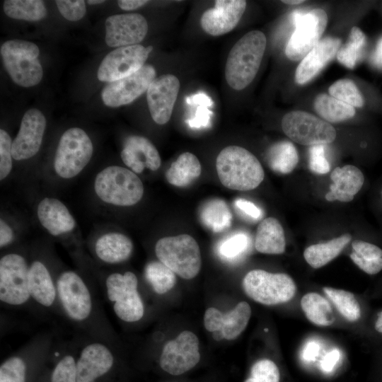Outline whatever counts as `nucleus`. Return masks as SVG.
<instances>
[{
	"label": "nucleus",
	"instance_id": "nucleus-37",
	"mask_svg": "<svg viewBox=\"0 0 382 382\" xmlns=\"http://www.w3.org/2000/svg\"><path fill=\"white\" fill-rule=\"evenodd\" d=\"M4 11L11 18L28 21L42 20L47 14L44 3L40 0H6Z\"/></svg>",
	"mask_w": 382,
	"mask_h": 382
},
{
	"label": "nucleus",
	"instance_id": "nucleus-43",
	"mask_svg": "<svg viewBox=\"0 0 382 382\" xmlns=\"http://www.w3.org/2000/svg\"><path fill=\"white\" fill-rule=\"evenodd\" d=\"M12 139L4 129H0V180H4L10 174L12 167Z\"/></svg>",
	"mask_w": 382,
	"mask_h": 382
},
{
	"label": "nucleus",
	"instance_id": "nucleus-42",
	"mask_svg": "<svg viewBox=\"0 0 382 382\" xmlns=\"http://www.w3.org/2000/svg\"><path fill=\"white\" fill-rule=\"evenodd\" d=\"M280 373L276 364L268 359L257 361L245 382H279Z\"/></svg>",
	"mask_w": 382,
	"mask_h": 382
},
{
	"label": "nucleus",
	"instance_id": "nucleus-15",
	"mask_svg": "<svg viewBox=\"0 0 382 382\" xmlns=\"http://www.w3.org/2000/svg\"><path fill=\"white\" fill-rule=\"evenodd\" d=\"M199 359L198 337L192 332L185 330L164 345L159 365L166 373L178 376L192 369Z\"/></svg>",
	"mask_w": 382,
	"mask_h": 382
},
{
	"label": "nucleus",
	"instance_id": "nucleus-48",
	"mask_svg": "<svg viewBox=\"0 0 382 382\" xmlns=\"http://www.w3.org/2000/svg\"><path fill=\"white\" fill-rule=\"evenodd\" d=\"M15 238L14 232L11 226L3 219H0V248L1 249L11 245Z\"/></svg>",
	"mask_w": 382,
	"mask_h": 382
},
{
	"label": "nucleus",
	"instance_id": "nucleus-50",
	"mask_svg": "<svg viewBox=\"0 0 382 382\" xmlns=\"http://www.w3.org/2000/svg\"><path fill=\"white\" fill-rule=\"evenodd\" d=\"M319 350L320 347L317 342L309 341L304 345L301 356L306 361H313L317 358Z\"/></svg>",
	"mask_w": 382,
	"mask_h": 382
},
{
	"label": "nucleus",
	"instance_id": "nucleus-13",
	"mask_svg": "<svg viewBox=\"0 0 382 382\" xmlns=\"http://www.w3.org/2000/svg\"><path fill=\"white\" fill-rule=\"evenodd\" d=\"M282 128L292 141L310 146L332 143L337 136L329 122L301 110L286 113L282 120Z\"/></svg>",
	"mask_w": 382,
	"mask_h": 382
},
{
	"label": "nucleus",
	"instance_id": "nucleus-35",
	"mask_svg": "<svg viewBox=\"0 0 382 382\" xmlns=\"http://www.w3.org/2000/svg\"><path fill=\"white\" fill-rule=\"evenodd\" d=\"M316 112L328 122H340L353 117L355 108L326 93L318 94L314 100Z\"/></svg>",
	"mask_w": 382,
	"mask_h": 382
},
{
	"label": "nucleus",
	"instance_id": "nucleus-51",
	"mask_svg": "<svg viewBox=\"0 0 382 382\" xmlns=\"http://www.w3.org/2000/svg\"><path fill=\"white\" fill-rule=\"evenodd\" d=\"M370 60L374 66L382 69V37L378 40Z\"/></svg>",
	"mask_w": 382,
	"mask_h": 382
},
{
	"label": "nucleus",
	"instance_id": "nucleus-36",
	"mask_svg": "<svg viewBox=\"0 0 382 382\" xmlns=\"http://www.w3.org/2000/svg\"><path fill=\"white\" fill-rule=\"evenodd\" d=\"M144 277L151 289L158 295L168 292L176 282L175 273L159 260L150 261L145 265Z\"/></svg>",
	"mask_w": 382,
	"mask_h": 382
},
{
	"label": "nucleus",
	"instance_id": "nucleus-31",
	"mask_svg": "<svg viewBox=\"0 0 382 382\" xmlns=\"http://www.w3.org/2000/svg\"><path fill=\"white\" fill-rule=\"evenodd\" d=\"M199 218L202 224L214 233L227 230L232 221L228 206L219 198H213L204 202L199 210Z\"/></svg>",
	"mask_w": 382,
	"mask_h": 382
},
{
	"label": "nucleus",
	"instance_id": "nucleus-40",
	"mask_svg": "<svg viewBox=\"0 0 382 382\" xmlns=\"http://www.w3.org/2000/svg\"><path fill=\"white\" fill-rule=\"evenodd\" d=\"M250 244L248 233L239 231L224 238L218 244L217 253L223 260L234 261L244 254Z\"/></svg>",
	"mask_w": 382,
	"mask_h": 382
},
{
	"label": "nucleus",
	"instance_id": "nucleus-18",
	"mask_svg": "<svg viewBox=\"0 0 382 382\" xmlns=\"http://www.w3.org/2000/svg\"><path fill=\"white\" fill-rule=\"evenodd\" d=\"M46 128L41 111L30 109L24 114L19 131L12 142V156L16 161L27 160L39 151Z\"/></svg>",
	"mask_w": 382,
	"mask_h": 382
},
{
	"label": "nucleus",
	"instance_id": "nucleus-14",
	"mask_svg": "<svg viewBox=\"0 0 382 382\" xmlns=\"http://www.w3.org/2000/svg\"><path fill=\"white\" fill-rule=\"evenodd\" d=\"M153 47L138 44L116 48L108 53L98 69V79L103 82H112L128 76L145 64Z\"/></svg>",
	"mask_w": 382,
	"mask_h": 382
},
{
	"label": "nucleus",
	"instance_id": "nucleus-52",
	"mask_svg": "<svg viewBox=\"0 0 382 382\" xmlns=\"http://www.w3.org/2000/svg\"><path fill=\"white\" fill-rule=\"evenodd\" d=\"M148 2L149 1L145 0H120L117 1V4L123 10L131 11L141 7Z\"/></svg>",
	"mask_w": 382,
	"mask_h": 382
},
{
	"label": "nucleus",
	"instance_id": "nucleus-34",
	"mask_svg": "<svg viewBox=\"0 0 382 382\" xmlns=\"http://www.w3.org/2000/svg\"><path fill=\"white\" fill-rule=\"evenodd\" d=\"M350 258L361 270L369 274H375L382 270V250L377 245L363 241L352 243Z\"/></svg>",
	"mask_w": 382,
	"mask_h": 382
},
{
	"label": "nucleus",
	"instance_id": "nucleus-10",
	"mask_svg": "<svg viewBox=\"0 0 382 382\" xmlns=\"http://www.w3.org/2000/svg\"><path fill=\"white\" fill-rule=\"evenodd\" d=\"M242 285L249 298L266 306L288 302L296 291V284L289 274L271 273L263 270L248 272Z\"/></svg>",
	"mask_w": 382,
	"mask_h": 382
},
{
	"label": "nucleus",
	"instance_id": "nucleus-45",
	"mask_svg": "<svg viewBox=\"0 0 382 382\" xmlns=\"http://www.w3.org/2000/svg\"><path fill=\"white\" fill-rule=\"evenodd\" d=\"M308 166L310 170L319 175L328 173L330 166L325 157L324 145H315L309 149Z\"/></svg>",
	"mask_w": 382,
	"mask_h": 382
},
{
	"label": "nucleus",
	"instance_id": "nucleus-24",
	"mask_svg": "<svg viewBox=\"0 0 382 382\" xmlns=\"http://www.w3.org/2000/svg\"><path fill=\"white\" fill-rule=\"evenodd\" d=\"M37 216L41 226L52 236L68 234L76 223L67 207L59 199L45 197L38 203Z\"/></svg>",
	"mask_w": 382,
	"mask_h": 382
},
{
	"label": "nucleus",
	"instance_id": "nucleus-56",
	"mask_svg": "<svg viewBox=\"0 0 382 382\" xmlns=\"http://www.w3.org/2000/svg\"><path fill=\"white\" fill-rule=\"evenodd\" d=\"M105 1L103 0H88L87 1V3L90 5H94V4H102V3H104Z\"/></svg>",
	"mask_w": 382,
	"mask_h": 382
},
{
	"label": "nucleus",
	"instance_id": "nucleus-47",
	"mask_svg": "<svg viewBox=\"0 0 382 382\" xmlns=\"http://www.w3.org/2000/svg\"><path fill=\"white\" fill-rule=\"evenodd\" d=\"M235 206L241 212L253 219H259L262 216V210L253 202L245 199H237L235 200Z\"/></svg>",
	"mask_w": 382,
	"mask_h": 382
},
{
	"label": "nucleus",
	"instance_id": "nucleus-12",
	"mask_svg": "<svg viewBox=\"0 0 382 382\" xmlns=\"http://www.w3.org/2000/svg\"><path fill=\"white\" fill-rule=\"evenodd\" d=\"M43 258L35 256L28 259V279L30 296L37 313L62 318L58 303L56 271H53Z\"/></svg>",
	"mask_w": 382,
	"mask_h": 382
},
{
	"label": "nucleus",
	"instance_id": "nucleus-21",
	"mask_svg": "<svg viewBox=\"0 0 382 382\" xmlns=\"http://www.w3.org/2000/svg\"><path fill=\"white\" fill-rule=\"evenodd\" d=\"M251 316V308L245 301L239 302L232 310L223 313L216 308L207 309L204 325L207 330H221L224 339L232 340L239 336L247 327Z\"/></svg>",
	"mask_w": 382,
	"mask_h": 382
},
{
	"label": "nucleus",
	"instance_id": "nucleus-1",
	"mask_svg": "<svg viewBox=\"0 0 382 382\" xmlns=\"http://www.w3.org/2000/svg\"><path fill=\"white\" fill-rule=\"evenodd\" d=\"M59 306L64 318L76 333L119 348V340L105 312L94 286L79 272L56 271Z\"/></svg>",
	"mask_w": 382,
	"mask_h": 382
},
{
	"label": "nucleus",
	"instance_id": "nucleus-16",
	"mask_svg": "<svg viewBox=\"0 0 382 382\" xmlns=\"http://www.w3.org/2000/svg\"><path fill=\"white\" fill-rule=\"evenodd\" d=\"M156 76L154 67L145 64L128 76L108 83L101 92L102 100L111 108L129 104L147 91Z\"/></svg>",
	"mask_w": 382,
	"mask_h": 382
},
{
	"label": "nucleus",
	"instance_id": "nucleus-53",
	"mask_svg": "<svg viewBox=\"0 0 382 382\" xmlns=\"http://www.w3.org/2000/svg\"><path fill=\"white\" fill-rule=\"evenodd\" d=\"M374 328L377 332L382 334V311L378 314Z\"/></svg>",
	"mask_w": 382,
	"mask_h": 382
},
{
	"label": "nucleus",
	"instance_id": "nucleus-11",
	"mask_svg": "<svg viewBox=\"0 0 382 382\" xmlns=\"http://www.w3.org/2000/svg\"><path fill=\"white\" fill-rule=\"evenodd\" d=\"M295 29L288 40L285 54L291 61L302 60L316 45L327 26L328 16L321 8L292 13Z\"/></svg>",
	"mask_w": 382,
	"mask_h": 382
},
{
	"label": "nucleus",
	"instance_id": "nucleus-19",
	"mask_svg": "<svg viewBox=\"0 0 382 382\" xmlns=\"http://www.w3.org/2000/svg\"><path fill=\"white\" fill-rule=\"evenodd\" d=\"M180 89L178 79L172 74L156 78L146 91V99L151 116L158 125L167 123Z\"/></svg>",
	"mask_w": 382,
	"mask_h": 382
},
{
	"label": "nucleus",
	"instance_id": "nucleus-57",
	"mask_svg": "<svg viewBox=\"0 0 382 382\" xmlns=\"http://www.w3.org/2000/svg\"><path fill=\"white\" fill-rule=\"evenodd\" d=\"M381 195H382V192H381Z\"/></svg>",
	"mask_w": 382,
	"mask_h": 382
},
{
	"label": "nucleus",
	"instance_id": "nucleus-46",
	"mask_svg": "<svg viewBox=\"0 0 382 382\" xmlns=\"http://www.w3.org/2000/svg\"><path fill=\"white\" fill-rule=\"evenodd\" d=\"M213 103H200L195 104L197 109L192 117L187 120L186 122L193 129H200L209 125L210 119L213 112L208 109Z\"/></svg>",
	"mask_w": 382,
	"mask_h": 382
},
{
	"label": "nucleus",
	"instance_id": "nucleus-30",
	"mask_svg": "<svg viewBox=\"0 0 382 382\" xmlns=\"http://www.w3.org/2000/svg\"><path fill=\"white\" fill-rule=\"evenodd\" d=\"M351 239V235L345 233L325 243L311 245L305 249L304 259L313 268L323 267L338 256Z\"/></svg>",
	"mask_w": 382,
	"mask_h": 382
},
{
	"label": "nucleus",
	"instance_id": "nucleus-41",
	"mask_svg": "<svg viewBox=\"0 0 382 382\" xmlns=\"http://www.w3.org/2000/svg\"><path fill=\"white\" fill-rule=\"evenodd\" d=\"M330 95L354 108H361L364 97L352 80L343 79L333 83L328 88Z\"/></svg>",
	"mask_w": 382,
	"mask_h": 382
},
{
	"label": "nucleus",
	"instance_id": "nucleus-3",
	"mask_svg": "<svg viewBox=\"0 0 382 382\" xmlns=\"http://www.w3.org/2000/svg\"><path fill=\"white\" fill-rule=\"evenodd\" d=\"M267 40L260 30H251L233 46L225 66L228 84L236 91L246 88L255 79L265 51Z\"/></svg>",
	"mask_w": 382,
	"mask_h": 382
},
{
	"label": "nucleus",
	"instance_id": "nucleus-6",
	"mask_svg": "<svg viewBox=\"0 0 382 382\" xmlns=\"http://www.w3.org/2000/svg\"><path fill=\"white\" fill-rule=\"evenodd\" d=\"M94 191L104 203L118 207L137 204L144 192L139 176L130 169L110 166L101 170L94 180Z\"/></svg>",
	"mask_w": 382,
	"mask_h": 382
},
{
	"label": "nucleus",
	"instance_id": "nucleus-55",
	"mask_svg": "<svg viewBox=\"0 0 382 382\" xmlns=\"http://www.w3.org/2000/svg\"><path fill=\"white\" fill-rule=\"evenodd\" d=\"M282 1L284 4H291V5L300 4L304 2L303 0H286V1L283 0Z\"/></svg>",
	"mask_w": 382,
	"mask_h": 382
},
{
	"label": "nucleus",
	"instance_id": "nucleus-20",
	"mask_svg": "<svg viewBox=\"0 0 382 382\" xmlns=\"http://www.w3.org/2000/svg\"><path fill=\"white\" fill-rule=\"evenodd\" d=\"M245 8L244 0H217L214 8L207 9L202 14L201 27L213 36L226 34L237 25Z\"/></svg>",
	"mask_w": 382,
	"mask_h": 382
},
{
	"label": "nucleus",
	"instance_id": "nucleus-25",
	"mask_svg": "<svg viewBox=\"0 0 382 382\" xmlns=\"http://www.w3.org/2000/svg\"><path fill=\"white\" fill-rule=\"evenodd\" d=\"M134 245L124 233L110 231L100 236L93 243L92 251L96 260L107 265L126 262L132 255Z\"/></svg>",
	"mask_w": 382,
	"mask_h": 382
},
{
	"label": "nucleus",
	"instance_id": "nucleus-32",
	"mask_svg": "<svg viewBox=\"0 0 382 382\" xmlns=\"http://www.w3.org/2000/svg\"><path fill=\"white\" fill-rule=\"evenodd\" d=\"M266 161L274 172L289 174L296 166L299 155L295 146L291 141H279L267 149Z\"/></svg>",
	"mask_w": 382,
	"mask_h": 382
},
{
	"label": "nucleus",
	"instance_id": "nucleus-38",
	"mask_svg": "<svg viewBox=\"0 0 382 382\" xmlns=\"http://www.w3.org/2000/svg\"><path fill=\"white\" fill-rule=\"evenodd\" d=\"M366 43L363 31L357 26L352 27L347 41L337 51V61L347 68L354 69L363 57Z\"/></svg>",
	"mask_w": 382,
	"mask_h": 382
},
{
	"label": "nucleus",
	"instance_id": "nucleus-33",
	"mask_svg": "<svg viewBox=\"0 0 382 382\" xmlns=\"http://www.w3.org/2000/svg\"><path fill=\"white\" fill-rule=\"evenodd\" d=\"M301 307L307 319L318 326H330L335 320L329 301L316 292H309L301 299Z\"/></svg>",
	"mask_w": 382,
	"mask_h": 382
},
{
	"label": "nucleus",
	"instance_id": "nucleus-26",
	"mask_svg": "<svg viewBox=\"0 0 382 382\" xmlns=\"http://www.w3.org/2000/svg\"><path fill=\"white\" fill-rule=\"evenodd\" d=\"M51 354L54 362L50 382H77V343L75 337L70 340L56 337Z\"/></svg>",
	"mask_w": 382,
	"mask_h": 382
},
{
	"label": "nucleus",
	"instance_id": "nucleus-44",
	"mask_svg": "<svg viewBox=\"0 0 382 382\" xmlns=\"http://www.w3.org/2000/svg\"><path fill=\"white\" fill-rule=\"evenodd\" d=\"M55 3L62 16L70 21H79L86 11V3L83 0H57Z\"/></svg>",
	"mask_w": 382,
	"mask_h": 382
},
{
	"label": "nucleus",
	"instance_id": "nucleus-7",
	"mask_svg": "<svg viewBox=\"0 0 382 382\" xmlns=\"http://www.w3.org/2000/svg\"><path fill=\"white\" fill-rule=\"evenodd\" d=\"M154 251L160 262L183 279H191L200 271V249L188 234L161 238L156 243Z\"/></svg>",
	"mask_w": 382,
	"mask_h": 382
},
{
	"label": "nucleus",
	"instance_id": "nucleus-22",
	"mask_svg": "<svg viewBox=\"0 0 382 382\" xmlns=\"http://www.w3.org/2000/svg\"><path fill=\"white\" fill-rule=\"evenodd\" d=\"M121 158L132 171L141 173L145 168L157 170L161 163L160 154L155 146L146 137L132 135L125 141Z\"/></svg>",
	"mask_w": 382,
	"mask_h": 382
},
{
	"label": "nucleus",
	"instance_id": "nucleus-28",
	"mask_svg": "<svg viewBox=\"0 0 382 382\" xmlns=\"http://www.w3.org/2000/svg\"><path fill=\"white\" fill-rule=\"evenodd\" d=\"M255 248L264 254L279 255L285 251L286 240L284 229L274 217L263 219L257 226Z\"/></svg>",
	"mask_w": 382,
	"mask_h": 382
},
{
	"label": "nucleus",
	"instance_id": "nucleus-8",
	"mask_svg": "<svg viewBox=\"0 0 382 382\" xmlns=\"http://www.w3.org/2000/svg\"><path fill=\"white\" fill-rule=\"evenodd\" d=\"M4 66L12 80L23 87L38 84L42 79V67L37 57L38 47L33 42L11 40L0 49Z\"/></svg>",
	"mask_w": 382,
	"mask_h": 382
},
{
	"label": "nucleus",
	"instance_id": "nucleus-5",
	"mask_svg": "<svg viewBox=\"0 0 382 382\" xmlns=\"http://www.w3.org/2000/svg\"><path fill=\"white\" fill-rule=\"evenodd\" d=\"M29 260L20 251L3 254L0 258V301L2 306L36 312L28 287Z\"/></svg>",
	"mask_w": 382,
	"mask_h": 382
},
{
	"label": "nucleus",
	"instance_id": "nucleus-49",
	"mask_svg": "<svg viewBox=\"0 0 382 382\" xmlns=\"http://www.w3.org/2000/svg\"><path fill=\"white\" fill-rule=\"evenodd\" d=\"M340 352L338 349H332L323 357L320 367L325 372H331L340 359Z\"/></svg>",
	"mask_w": 382,
	"mask_h": 382
},
{
	"label": "nucleus",
	"instance_id": "nucleus-29",
	"mask_svg": "<svg viewBox=\"0 0 382 382\" xmlns=\"http://www.w3.org/2000/svg\"><path fill=\"white\" fill-rule=\"evenodd\" d=\"M202 173L197 157L192 153L181 154L166 173L167 181L176 187H185L197 180Z\"/></svg>",
	"mask_w": 382,
	"mask_h": 382
},
{
	"label": "nucleus",
	"instance_id": "nucleus-23",
	"mask_svg": "<svg viewBox=\"0 0 382 382\" xmlns=\"http://www.w3.org/2000/svg\"><path fill=\"white\" fill-rule=\"evenodd\" d=\"M341 46L339 38L326 37L301 60L295 72L297 83L303 85L313 79L337 54Z\"/></svg>",
	"mask_w": 382,
	"mask_h": 382
},
{
	"label": "nucleus",
	"instance_id": "nucleus-9",
	"mask_svg": "<svg viewBox=\"0 0 382 382\" xmlns=\"http://www.w3.org/2000/svg\"><path fill=\"white\" fill-rule=\"evenodd\" d=\"M93 153L92 141L79 127L66 130L59 141L54 158L55 173L64 179L79 175L88 165Z\"/></svg>",
	"mask_w": 382,
	"mask_h": 382
},
{
	"label": "nucleus",
	"instance_id": "nucleus-27",
	"mask_svg": "<svg viewBox=\"0 0 382 382\" xmlns=\"http://www.w3.org/2000/svg\"><path fill=\"white\" fill-rule=\"evenodd\" d=\"M332 183L325 197L328 201L351 202L364 182L362 172L356 166L346 165L335 168L330 174Z\"/></svg>",
	"mask_w": 382,
	"mask_h": 382
},
{
	"label": "nucleus",
	"instance_id": "nucleus-54",
	"mask_svg": "<svg viewBox=\"0 0 382 382\" xmlns=\"http://www.w3.org/2000/svg\"><path fill=\"white\" fill-rule=\"evenodd\" d=\"M212 337L216 341H221L224 339V335L221 330H217L212 332Z\"/></svg>",
	"mask_w": 382,
	"mask_h": 382
},
{
	"label": "nucleus",
	"instance_id": "nucleus-39",
	"mask_svg": "<svg viewBox=\"0 0 382 382\" xmlns=\"http://www.w3.org/2000/svg\"><path fill=\"white\" fill-rule=\"evenodd\" d=\"M323 291L347 320L356 322L361 317V307L354 295L346 290L323 287Z\"/></svg>",
	"mask_w": 382,
	"mask_h": 382
},
{
	"label": "nucleus",
	"instance_id": "nucleus-17",
	"mask_svg": "<svg viewBox=\"0 0 382 382\" xmlns=\"http://www.w3.org/2000/svg\"><path fill=\"white\" fill-rule=\"evenodd\" d=\"M106 44L112 47L138 45L148 31L146 18L139 13L112 15L105 21Z\"/></svg>",
	"mask_w": 382,
	"mask_h": 382
},
{
	"label": "nucleus",
	"instance_id": "nucleus-2",
	"mask_svg": "<svg viewBox=\"0 0 382 382\" xmlns=\"http://www.w3.org/2000/svg\"><path fill=\"white\" fill-rule=\"evenodd\" d=\"M98 282L105 301L121 322L134 323L145 316V305L139 291V281L132 271L108 272Z\"/></svg>",
	"mask_w": 382,
	"mask_h": 382
},
{
	"label": "nucleus",
	"instance_id": "nucleus-4",
	"mask_svg": "<svg viewBox=\"0 0 382 382\" xmlns=\"http://www.w3.org/2000/svg\"><path fill=\"white\" fill-rule=\"evenodd\" d=\"M216 168L221 184L233 190H253L265 177L257 158L239 146H228L222 149L216 157Z\"/></svg>",
	"mask_w": 382,
	"mask_h": 382
}]
</instances>
